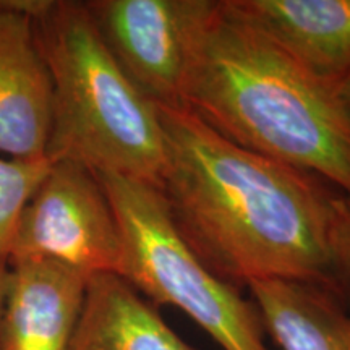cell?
Masks as SVG:
<instances>
[{
  "label": "cell",
  "instance_id": "6da1fadb",
  "mask_svg": "<svg viewBox=\"0 0 350 350\" xmlns=\"http://www.w3.org/2000/svg\"><path fill=\"white\" fill-rule=\"evenodd\" d=\"M163 191L191 250L224 281L317 284L340 295L329 232L336 191L313 175L245 150L185 107H157Z\"/></svg>",
  "mask_w": 350,
  "mask_h": 350
},
{
  "label": "cell",
  "instance_id": "7a4b0ae2",
  "mask_svg": "<svg viewBox=\"0 0 350 350\" xmlns=\"http://www.w3.org/2000/svg\"><path fill=\"white\" fill-rule=\"evenodd\" d=\"M182 107L245 150L350 196V106L224 2L196 39Z\"/></svg>",
  "mask_w": 350,
  "mask_h": 350
},
{
  "label": "cell",
  "instance_id": "3957f363",
  "mask_svg": "<svg viewBox=\"0 0 350 350\" xmlns=\"http://www.w3.org/2000/svg\"><path fill=\"white\" fill-rule=\"evenodd\" d=\"M52 80L46 157L161 190L165 142L157 106L104 44L85 2H54L33 18Z\"/></svg>",
  "mask_w": 350,
  "mask_h": 350
},
{
  "label": "cell",
  "instance_id": "277c9868",
  "mask_svg": "<svg viewBox=\"0 0 350 350\" xmlns=\"http://www.w3.org/2000/svg\"><path fill=\"white\" fill-rule=\"evenodd\" d=\"M98 178L119 226L120 278L154 304L182 310L222 350H268L256 306L191 250L163 191L119 175Z\"/></svg>",
  "mask_w": 350,
  "mask_h": 350
},
{
  "label": "cell",
  "instance_id": "5b68a950",
  "mask_svg": "<svg viewBox=\"0 0 350 350\" xmlns=\"http://www.w3.org/2000/svg\"><path fill=\"white\" fill-rule=\"evenodd\" d=\"M47 260L91 275H119L120 232L98 175L54 161L13 230L7 261Z\"/></svg>",
  "mask_w": 350,
  "mask_h": 350
},
{
  "label": "cell",
  "instance_id": "8992f818",
  "mask_svg": "<svg viewBox=\"0 0 350 350\" xmlns=\"http://www.w3.org/2000/svg\"><path fill=\"white\" fill-rule=\"evenodd\" d=\"M96 28L130 81L157 107H182V88L196 39L216 0H93Z\"/></svg>",
  "mask_w": 350,
  "mask_h": 350
},
{
  "label": "cell",
  "instance_id": "52a82bcc",
  "mask_svg": "<svg viewBox=\"0 0 350 350\" xmlns=\"http://www.w3.org/2000/svg\"><path fill=\"white\" fill-rule=\"evenodd\" d=\"M52 80L31 16L0 2V152L47 159Z\"/></svg>",
  "mask_w": 350,
  "mask_h": 350
},
{
  "label": "cell",
  "instance_id": "ba28073f",
  "mask_svg": "<svg viewBox=\"0 0 350 350\" xmlns=\"http://www.w3.org/2000/svg\"><path fill=\"white\" fill-rule=\"evenodd\" d=\"M88 281V274L55 261H8L0 350H68Z\"/></svg>",
  "mask_w": 350,
  "mask_h": 350
},
{
  "label": "cell",
  "instance_id": "9c48e42d",
  "mask_svg": "<svg viewBox=\"0 0 350 350\" xmlns=\"http://www.w3.org/2000/svg\"><path fill=\"white\" fill-rule=\"evenodd\" d=\"M312 75L339 86L350 73V0H226Z\"/></svg>",
  "mask_w": 350,
  "mask_h": 350
},
{
  "label": "cell",
  "instance_id": "30bf717a",
  "mask_svg": "<svg viewBox=\"0 0 350 350\" xmlns=\"http://www.w3.org/2000/svg\"><path fill=\"white\" fill-rule=\"evenodd\" d=\"M68 350H195L120 275H91Z\"/></svg>",
  "mask_w": 350,
  "mask_h": 350
},
{
  "label": "cell",
  "instance_id": "8fae6325",
  "mask_svg": "<svg viewBox=\"0 0 350 350\" xmlns=\"http://www.w3.org/2000/svg\"><path fill=\"white\" fill-rule=\"evenodd\" d=\"M248 288L262 327L282 350H350V313L334 291L281 279Z\"/></svg>",
  "mask_w": 350,
  "mask_h": 350
},
{
  "label": "cell",
  "instance_id": "7c38bea8",
  "mask_svg": "<svg viewBox=\"0 0 350 350\" xmlns=\"http://www.w3.org/2000/svg\"><path fill=\"white\" fill-rule=\"evenodd\" d=\"M51 161H20L0 157V258L7 260L12 235L26 201L31 198Z\"/></svg>",
  "mask_w": 350,
  "mask_h": 350
},
{
  "label": "cell",
  "instance_id": "4fadbf2b",
  "mask_svg": "<svg viewBox=\"0 0 350 350\" xmlns=\"http://www.w3.org/2000/svg\"><path fill=\"white\" fill-rule=\"evenodd\" d=\"M329 248L340 295L350 299V196L340 191L332 203Z\"/></svg>",
  "mask_w": 350,
  "mask_h": 350
},
{
  "label": "cell",
  "instance_id": "5bb4252c",
  "mask_svg": "<svg viewBox=\"0 0 350 350\" xmlns=\"http://www.w3.org/2000/svg\"><path fill=\"white\" fill-rule=\"evenodd\" d=\"M7 275H8V261L3 260V258H0V313H2L3 299H5Z\"/></svg>",
  "mask_w": 350,
  "mask_h": 350
},
{
  "label": "cell",
  "instance_id": "9a60e30c",
  "mask_svg": "<svg viewBox=\"0 0 350 350\" xmlns=\"http://www.w3.org/2000/svg\"><path fill=\"white\" fill-rule=\"evenodd\" d=\"M338 88H339L340 96H342V98L345 99V103L350 106V73L344 78L342 81H340V85Z\"/></svg>",
  "mask_w": 350,
  "mask_h": 350
}]
</instances>
